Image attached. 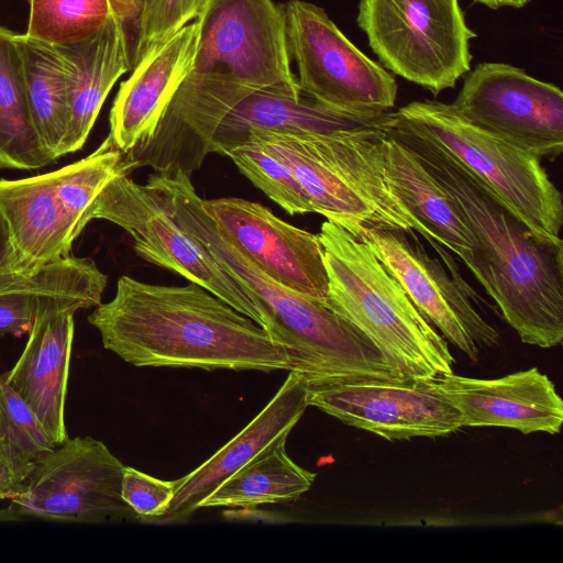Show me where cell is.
Returning a JSON list of instances; mask_svg holds the SVG:
<instances>
[{"mask_svg": "<svg viewBox=\"0 0 563 563\" xmlns=\"http://www.w3.org/2000/svg\"><path fill=\"white\" fill-rule=\"evenodd\" d=\"M387 129L452 197L475 240L470 269L523 343L563 339V241L536 235L498 196L415 123L393 112Z\"/></svg>", "mask_w": 563, "mask_h": 563, "instance_id": "obj_1", "label": "cell"}, {"mask_svg": "<svg viewBox=\"0 0 563 563\" xmlns=\"http://www.w3.org/2000/svg\"><path fill=\"white\" fill-rule=\"evenodd\" d=\"M88 322L104 349L137 367L291 371L286 349L200 285H153L121 276Z\"/></svg>", "mask_w": 563, "mask_h": 563, "instance_id": "obj_2", "label": "cell"}, {"mask_svg": "<svg viewBox=\"0 0 563 563\" xmlns=\"http://www.w3.org/2000/svg\"><path fill=\"white\" fill-rule=\"evenodd\" d=\"M166 196L179 225L203 244L255 302L261 328L290 358L309 388L367 380L396 382L401 374L352 323L323 302L289 290L256 268L221 235L190 175H150Z\"/></svg>", "mask_w": 563, "mask_h": 563, "instance_id": "obj_3", "label": "cell"}, {"mask_svg": "<svg viewBox=\"0 0 563 563\" xmlns=\"http://www.w3.org/2000/svg\"><path fill=\"white\" fill-rule=\"evenodd\" d=\"M318 236L329 279L323 303L368 338L405 377L435 379L453 373L446 340L371 247L330 220Z\"/></svg>", "mask_w": 563, "mask_h": 563, "instance_id": "obj_4", "label": "cell"}, {"mask_svg": "<svg viewBox=\"0 0 563 563\" xmlns=\"http://www.w3.org/2000/svg\"><path fill=\"white\" fill-rule=\"evenodd\" d=\"M396 113L415 123L485 183L539 238L558 242L562 195L528 151L464 120L452 104L413 101Z\"/></svg>", "mask_w": 563, "mask_h": 563, "instance_id": "obj_5", "label": "cell"}, {"mask_svg": "<svg viewBox=\"0 0 563 563\" xmlns=\"http://www.w3.org/2000/svg\"><path fill=\"white\" fill-rule=\"evenodd\" d=\"M357 24L384 67L434 96L471 69L459 0H361Z\"/></svg>", "mask_w": 563, "mask_h": 563, "instance_id": "obj_6", "label": "cell"}, {"mask_svg": "<svg viewBox=\"0 0 563 563\" xmlns=\"http://www.w3.org/2000/svg\"><path fill=\"white\" fill-rule=\"evenodd\" d=\"M93 219L119 225L145 261L200 285L261 325L253 299L208 249L179 225L166 196L150 176L145 185L128 174L110 180L88 211V222Z\"/></svg>", "mask_w": 563, "mask_h": 563, "instance_id": "obj_7", "label": "cell"}, {"mask_svg": "<svg viewBox=\"0 0 563 563\" xmlns=\"http://www.w3.org/2000/svg\"><path fill=\"white\" fill-rule=\"evenodd\" d=\"M283 7L302 92L349 113L376 114L395 106V78L350 42L322 8L303 0Z\"/></svg>", "mask_w": 563, "mask_h": 563, "instance_id": "obj_8", "label": "cell"}, {"mask_svg": "<svg viewBox=\"0 0 563 563\" xmlns=\"http://www.w3.org/2000/svg\"><path fill=\"white\" fill-rule=\"evenodd\" d=\"M355 235L371 247L427 320L472 362L478 361L483 346L498 344V331L476 310L474 291L443 245L428 241L446 268L428 254L413 230L367 224Z\"/></svg>", "mask_w": 563, "mask_h": 563, "instance_id": "obj_9", "label": "cell"}, {"mask_svg": "<svg viewBox=\"0 0 563 563\" xmlns=\"http://www.w3.org/2000/svg\"><path fill=\"white\" fill-rule=\"evenodd\" d=\"M124 466L92 437H75L35 463L8 509L23 520L107 523L139 518L121 495Z\"/></svg>", "mask_w": 563, "mask_h": 563, "instance_id": "obj_10", "label": "cell"}, {"mask_svg": "<svg viewBox=\"0 0 563 563\" xmlns=\"http://www.w3.org/2000/svg\"><path fill=\"white\" fill-rule=\"evenodd\" d=\"M189 75H217L254 87L301 90L290 69L286 16L273 0H210Z\"/></svg>", "mask_w": 563, "mask_h": 563, "instance_id": "obj_11", "label": "cell"}, {"mask_svg": "<svg viewBox=\"0 0 563 563\" xmlns=\"http://www.w3.org/2000/svg\"><path fill=\"white\" fill-rule=\"evenodd\" d=\"M468 123L540 159L563 151V93L504 63H482L464 79L451 103Z\"/></svg>", "mask_w": 563, "mask_h": 563, "instance_id": "obj_12", "label": "cell"}, {"mask_svg": "<svg viewBox=\"0 0 563 563\" xmlns=\"http://www.w3.org/2000/svg\"><path fill=\"white\" fill-rule=\"evenodd\" d=\"M309 406L389 441L441 437L462 428V416L437 379L367 380L309 388Z\"/></svg>", "mask_w": 563, "mask_h": 563, "instance_id": "obj_13", "label": "cell"}, {"mask_svg": "<svg viewBox=\"0 0 563 563\" xmlns=\"http://www.w3.org/2000/svg\"><path fill=\"white\" fill-rule=\"evenodd\" d=\"M218 231L256 268L280 286L324 302L329 279L318 234L242 198L203 200Z\"/></svg>", "mask_w": 563, "mask_h": 563, "instance_id": "obj_14", "label": "cell"}, {"mask_svg": "<svg viewBox=\"0 0 563 563\" xmlns=\"http://www.w3.org/2000/svg\"><path fill=\"white\" fill-rule=\"evenodd\" d=\"M85 309L77 301L43 299L26 344L1 376L31 407L56 446L67 439L65 400L74 338V314Z\"/></svg>", "mask_w": 563, "mask_h": 563, "instance_id": "obj_15", "label": "cell"}, {"mask_svg": "<svg viewBox=\"0 0 563 563\" xmlns=\"http://www.w3.org/2000/svg\"><path fill=\"white\" fill-rule=\"evenodd\" d=\"M440 390L466 427H506L525 434L559 433L563 401L554 384L537 367L498 378L442 375Z\"/></svg>", "mask_w": 563, "mask_h": 563, "instance_id": "obj_16", "label": "cell"}, {"mask_svg": "<svg viewBox=\"0 0 563 563\" xmlns=\"http://www.w3.org/2000/svg\"><path fill=\"white\" fill-rule=\"evenodd\" d=\"M199 31L197 18L150 48L121 84L110 111L109 136L123 153L144 145L153 136L173 97L192 69Z\"/></svg>", "mask_w": 563, "mask_h": 563, "instance_id": "obj_17", "label": "cell"}, {"mask_svg": "<svg viewBox=\"0 0 563 563\" xmlns=\"http://www.w3.org/2000/svg\"><path fill=\"white\" fill-rule=\"evenodd\" d=\"M308 406L306 378L289 371L272 400L244 429L196 470L175 481L174 497L159 519H187L228 477L272 444L287 439Z\"/></svg>", "mask_w": 563, "mask_h": 563, "instance_id": "obj_18", "label": "cell"}, {"mask_svg": "<svg viewBox=\"0 0 563 563\" xmlns=\"http://www.w3.org/2000/svg\"><path fill=\"white\" fill-rule=\"evenodd\" d=\"M393 112L356 114L332 109L301 90L241 85L239 99L219 123L211 153L225 152L245 142L253 130L307 134L382 128Z\"/></svg>", "mask_w": 563, "mask_h": 563, "instance_id": "obj_19", "label": "cell"}, {"mask_svg": "<svg viewBox=\"0 0 563 563\" xmlns=\"http://www.w3.org/2000/svg\"><path fill=\"white\" fill-rule=\"evenodd\" d=\"M333 133L292 134L253 130L245 142L256 144L292 172L308 195L313 212L354 235L364 225H384L366 200L343 177L335 157Z\"/></svg>", "mask_w": 563, "mask_h": 563, "instance_id": "obj_20", "label": "cell"}, {"mask_svg": "<svg viewBox=\"0 0 563 563\" xmlns=\"http://www.w3.org/2000/svg\"><path fill=\"white\" fill-rule=\"evenodd\" d=\"M55 46L68 69L70 119L63 148L67 155L84 146L113 85L133 66L125 25L114 14L89 37Z\"/></svg>", "mask_w": 563, "mask_h": 563, "instance_id": "obj_21", "label": "cell"}, {"mask_svg": "<svg viewBox=\"0 0 563 563\" xmlns=\"http://www.w3.org/2000/svg\"><path fill=\"white\" fill-rule=\"evenodd\" d=\"M0 210L25 272L35 273L70 256L76 235L57 195L53 172L0 179Z\"/></svg>", "mask_w": 563, "mask_h": 563, "instance_id": "obj_22", "label": "cell"}, {"mask_svg": "<svg viewBox=\"0 0 563 563\" xmlns=\"http://www.w3.org/2000/svg\"><path fill=\"white\" fill-rule=\"evenodd\" d=\"M387 124L382 130L380 143L383 169L389 189L434 241L454 252L471 269L476 240L465 218L452 197L387 129Z\"/></svg>", "mask_w": 563, "mask_h": 563, "instance_id": "obj_23", "label": "cell"}, {"mask_svg": "<svg viewBox=\"0 0 563 563\" xmlns=\"http://www.w3.org/2000/svg\"><path fill=\"white\" fill-rule=\"evenodd\" d=\"M53 162L30 111L19 33L0 25V169H37Z\"/></svg>", "mask_w": 563, "mask_h": 563, "instance_id": "obj_24", "label": "cell"}, {"mask_svg": "<svg viewBox=\"0 0 563 563\" xmlns=\"http://www.w3.org/2000/svg\"><path fill=\"white\" fill-rule=\"evenodd\" d=\"M27 100L37 134L52 157L64 156L69 129L68 69L55 45L19 33Z\"/></svg>", "mask_w": 563, "mask_h": 563, "instance_id": "obj_25", "label": "cell"}, {"mask_svg": "<svg viewBox=\"0 0 563 563\" xmlns=\"http://www.w3.org/2000/svg\"><path fill=\"white\" fill-rule=\"evenodd\" d=\"M286 440L272 444L220 484L199 508H252L298 499L312 486L316 474L296 464L286 452Z\"/></svg>", "mask_w": 563, "mask_h": 563, "instance_id": "obj_26", "label": "cell"}, {"mask_svg": "<svg viewBox=\"0 0 563 563\" xmlns=\"http://www.w3.org/2000/svg\"><path fill=\"white\" fill-rule=\"evenodd\" d=\"M25 34L52 44L66 45L95 34L114 14L112 0H29Z\"/></svg>", "mask_w": 563, "mask_h": 563, "instance_id": "obj_27", "label": "cell"}, {"mask_svg": "<svg viewBox=\"0 0 563 563\" xmlns=\"http://www.w3.org/2000/svg\"><path fill=\"white\" fill-rule=\"evenodd\" d=\"M240 172L290 216L313 212L309 197L292 172L252 142L228 150Z\"/></svg>", "mask_w": 563, "mask_h": 563, "instance_id": "obj_28", "label": "cell"}, {"mask_svg": "<svg viewBox=\"0 0 563 563\" xmlns=\"http://www.w3.org/2000/svg\"><path fill=\"white\" fill-rule=\"evenodd\" d=\"M0 440L22 460L35 464L56 444L31 407L0 375Z\"/></svg>", "mask_w": 563, "mask_h": 563, "instance_id": "obj_29", "label": "cell"}, {"mask_svg": "<svg viewBox=\"0 0 563 563\" xmlns=\"http://www.w3.org/2000/svg\"><path fill=\"white\" fill-rule=\"evenodd\" d=\"M210 0H146L141 15L132 66L153 46L161 44L196 20Z\"/></svg>", "mask_w": 563, "mask_h": 563, "instance_id": "obj_30", "label": "cell"}, {"mask_svg": "<svg viewBox=\"0 0 563 563\" xmlns=\"http://www.w3.org/2000/svg\"><path fill=\"white\" fill-rule=\"evenodd\" d=\"M176 489L175 481H162L124 466L121 495L139 518H162Z\"/></svg>", "mask_w": 563, "mask_h": 563, "instance_id": "obj_31", "label": "cell"}, {"mask_svg": "<svg viewBox=\"0 0 563 563\" xmlns=\"http://www.w3.org/2000/svg\"><path fill=\"white\" fill-rule=\"evenodd\" d=\"M46 297L52 296H43L33 292L1 294L0 335L12 334L20 336L24 333H29L33 327L40 306Z\"/></svg>", "mask_w": 563, "mask_h": 563, "instance_id": "obj_32", "label": "cell"}, {"mask_svg": "<svg viewBox=\"0 0 563 563\" xmlns=\"http://www.w3.org/2000/svg\"><path fill=\"white\" fill-rule=\"evenodd\" d=\"M34 465L22 460L0 440V500H11L23 492Z\"/></svg>", "mask_w": 563, "mask_h": 563, "instance_id": "obj_33", "label": "cell"}, {"mask_svg": "<svg viewBox=\"0 0 563 563\" xmlns=\"http://www.w3.org/2000/svg\"><path fill=\"white\" fill-rule=\"evenodd\" d=\"M146 0H112L114 15L122 20L128 33L131 56L137 40L141 15Z\"/></svg>", "mask_w": 563, "mask_h": 563, "instance_id": "obj_34", "label": "cell"}, {"mask_svg": "<svg viewBox=\"0 0 563 563\" xmlns=\"http://www.w3.org/2000/svg\"><path fill=\"white\" fill-rule=\"evenodd\" d=\"M27 273L22 268L8 223L0 210V274Z\"/></svg>", "mask_w": 563, "mask_h": 563, "instance_id": "obj_35", "label": "cell"}, {"mask_svg": "<svg viewBox=\"0 0 563 563\" xmlns=\"http://www.w3.org/2000/svg\"><path fill=\"white\" fill-rule=\"evenodd\" d=\"M530 0H474L476 3L484 4L490 9H499L501 7L522 8Z\"/></svg>", "mask_w": 563, "mask_h": 563, "instance_id": "obj_36", "label": "cell"}, {"mask_svg": "<svg viewBox=\"0 0 563 563\" xmlns=\"http://www.w3.org/2000/svg\"><path fill=\"white\" fill-rule=\"evenodd\" d=\"M20 520H23L22 517L10 510V509H0V522H4V521H20Z\"/></svg>", "mask_w": 563, "mask_h": 563, "instance_id": "obj_37", "label": "cell"}]
</instances>
